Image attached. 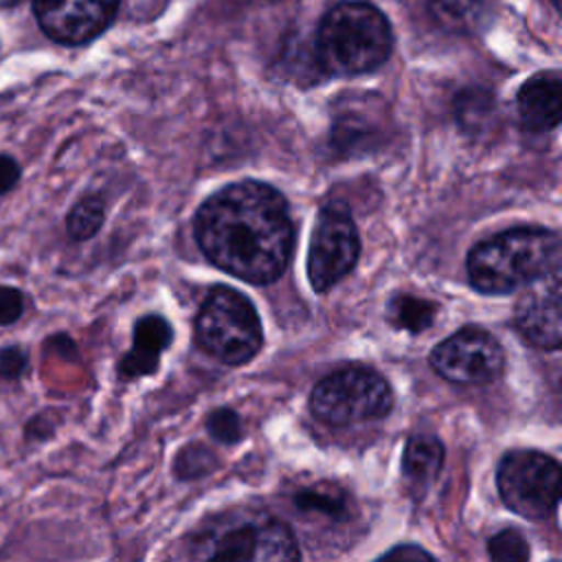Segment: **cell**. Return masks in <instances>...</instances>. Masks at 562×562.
I'll list each match as a JSON object with an SVG mask.
<instances>
[{
	"mask_svg": "<svg viewBox=\"0 0 562 562\" xmlns=\"http://www.w3.org/2000/svg\"><path fill=\"white\" fill-rule=\"evenodd\" d=\"M393 408V389L371 367L349 364L327 373L310 395V411L329 426L382 419Z\"/></svg>",
	"mask_w": 562,
	"mask_h": 562,
	"instance_id": "5b68a950",
	"label": "cell"
},
{
	"mask_svg": "<svg viewBox=\"0 0 562 562\" xmlns=\"http://www.w3.org/2000/svg\"><path fill=\"white\" fill-rule=\"evenodd\" d=\"M24 312V294L18 288L0 285V327L13 325Z\"/></svg>",
	"mask_w": 562,
	"mask_h": 562,
	"instance_id": "cb8c5ba5",
	"label": "cell"
},
{
	"mask_svg": "<svg viewBox=\"0 0 562 562\" xmlns=\"http://www.w3.org/2000/svg\"><path fill=\"white\" fill-rule=\"evenodd\" d=\"M195 342L222 364L250 362L263 345L252 301L231 285L211 288L195 316Z\"/></svg>",
	"mask_w": 562,
	"mask_h": 562,
	"instance_id": "277c9868",
	"label": "cell"
},
{
	"mask_svg": "<svg viewBox=\"0 0 562 562\" xmlns=\"http://www.w3.org/2000/svg\"><path fill=\"white\" fill-rule=\"evenodd\" d=\"M206 430L215 441L237 443L244 435L241 419L233 408H217L206 419Z\"/></svg>",
	"mask_w": 562,
	"mask_h": 562,
	"instance_id": "44dd1931",
	"label": "cell"
},
{
	"mask_svg": "<svg viewBox=\"0 0 562 562\" xmlns=\"http://www.w3.org/2000/svg\"><path fill=\"white\" fill-rule=\"evenodd\" d=\"M193 231L198 248L215 268L255 285L277 281L294 255L288 200L259 180H239L209 195Z\"/></svg>",
	"mask_w": 562,
	"mask_h": 562,
	"instance_id": "6da1fadb",
	"label": "cell"
},
{
	"mask_svg": "<svg viewBox=\"0 0 562 562\" xmlns=\"http://www.w3.org/2000/svg\"><path fill=\"white\" fill-rule=\"evenodd\" d=\"M494 9L496 0H428L432 20L454 35L479 33L490 24Z\"/></svg>",
	"mask_w": 562,
	"mask_h": 562,
	"instance_id": "4fadbf2b",
	"label": "cell"
},
{
	"mask_svg": "<svg viewBox=\"0 0 562 562\" xmlns=\"http://www.w3.org/2000/svg\"><path fill=\"white\" fill-rule=\"evenodd\" d=\"M121 0H33L42 31L59 44H86L114 20Z\"/></svg>",
	"mask_w": 562,
	"mask_h": 562,
	"instance_id": "9c48e42d",
	"label": "cell"
},
{
	"mask_svg": "<svg viewBox=\"0 0 562 562\" xmlns=\"http://www.w3.org/2000/svg\"><path fill=\"white\" fill-rule=\"evenodd\" d=\"M294 501L296 507L307 514L329 516L334 520L349 516V498L342 490H336V485H331L329 490H325L323 485H314L312 490L299 492Z\"/></svg>",
	"mask_w": 562,
	"mask_h": 562,
	"instance_id": "d6986e66",
	"label": "cell"
},
{
	"mask_svg": "<svg viewBox=\"0 0 562 562\" xmlns=\"http://www.w3.org/2000/svg\"><path fill=\"white\" fill-rule=\"evenodd\" d=\"M437 314V303L417 299L413 294H395L389 301L386 318L395 329H406L411 334H419L432 325Z\"/></svg>",
	"mask_w": 562,
	"mask_h": 562,
	"instance_id": "9a60e30c",
	"label": "cell"
},
{
	"mask_svg": "<svg viewBox=\"0 0 562 562\" xmlns=\"http://www.w3.org/2000/svg\"><path fill=\"white\" fill-rule=\"evenodd\" d=\"M301 549L292 529L279 518H263L259 522L257 560H299Z\"/></svg>",
	"mask_w": 562,
	"mask_h": 562,
	"instance_id": "e0dca14e",
	"label": "cell"
},
{
	"mask_svg": "<svg viewBox=\"0 0 562 562\" xmlns=\"http://www.w3.org/2000/svg\"><path fill=\"white\" fill-rule=\"evenodd\" d=\"M173 329L169 321L160 314H145L134 323L132 347L119 362V375L123 380H134L143 375H151L158 364L162 351L171 345Z\"/></svg>",
	"mask_w": 562,
	"mask_h": 562,
	"instance_id": "7c38bea8",
	"label": "cell"
},
{
	"mask_svg": "<svg viewBox=\"0 0 562 562\" xmlns=\"http://www.w3.org/2000/svg\"><path fill=\"white\" fill-rule=\"evenodd\" d=\"M105 220V204L99 195H86L66 215V231L75 241H86L99 233Z\"/></svg>",
	"mask_w": 562,
	"mask_h": 562,
	"instance_id": "ac0fdd59",
	"label": "cell"
},
{
	"mask_svg": "<svg viewBox=\"0 0 562 562\" xmlns=\"http://www.w3.org/2000/svg\"><path fill=\"white\" fill-rule=\"evenodd\" d=\"M22 0H0V9L2 7H13V4H20Z\"/></svg>",
	"mask_w": 562,
	"mask_h": 562,
	"instance_id": "4316f807",
	"label": "cell"
},
{
	"mask_svg": "<svg viewBox=\"0 0 562 562\" xmlns=\"http://www.w3.org/2000/svg\"><path fill=\"white\" fill-rule=\"evenodd\" d=\"M520 127L531 134H547L558 127L562 116V79L555 70L538 72L527 79L516 97Z\"/></svg>",
	"mask_w": 562,
	"mask_h": 562,
	"instance_id": "8fae6325",
	"label": "cell"
},
{
	"mask_svg": "<svg viewBox=\"0 0 562 562\" xmlns=\"http://www.w3.org/2000/svg\"><path fill=\"white\" fill-rule=\"evenodd\" d=\"M562 468L540 450H509L496 468L498 496L514 514L542 520L560 503Z\"/></svg>",
	"mask_w": 562,
	"mask_h": 562,
	"instance_id": "8992f818",
	"label": "cell"
},
{
	"mask_svg": "<svg viewBox=\"0 0 562 562\" xmlns=\"http://www.w3.org/2000/svg\"><path fill=\"white\" fill-rule=\"evenodd\" d=\"M393 48L389 20L369 2H338L318 22L314 64L323 75L356 77L380 68Z\"/></svg>",
	"mask_w": 562,
	"mask_h": 562,
	"instance_id": "3957f363",
	"label": "cell"
},
{
	"mask_svg": "<svg viewBox=\"0 0 562 562\" xmlns=\"http://www.w3.org/2000/svg\"><path fill=\"white\" fill-rule=\"evenodd\" d=\"M259 525H237L209 544L204 558L211 560H257Z\"/></svg>",
	"mask_w": 562,
	"mask_h": 562,
	"instance_id": "2e32d148",
	"label": "cell"
},
{
	"mask_svg": "<svg viewBox=\"0 0 562 562\" xmlns=\"http://www.w3.org/2000/svg\"><path fill=\"white\" fill-rule=\"evenodd\" d=\"M213 452H209L204 446H189L184 448L173 463V470L178 472L180 479H191V476H202L211 470L213 465Z\"/></svg>",
	"mask_w": 562,
	"mask_h": 562,
	"instance_id": "7402d4cb",
	"label": "cell"
},
{
	"mask_svg": "<svg viewBox=\"0 0 562 562\" xmlns=\"http://www.w3.org/2000/svg\"><path fill=\"white\" fill-rule=\"evenodd\" d=\"M487 553L498 562H522L529 558V542L514 529H503L487 540Z\"/></svg>",
	"mask_w": 562,
	"mask_h": 562,
	"instance_id": "ffe728a7",
	"label": "cell"
},
{
	"mask_svg": "<svg viewBox=\"0 0 562 562\" xmlns=\"http://www.w3.org/2000/svg\"><path fill=\"white\" fill-rule=\"evenodd\" d=\"M29 367V356L22 347H0V380H18Z\"/></svg>",
	"mask_w": 562,
	"mask_h": 562,
	"instance_id": "603a6c76",
	"label": "cell"
},
{
	"mask_svg": "<svg viewBox=\"0 0 562 562\" xmlns=\"http://www.w3.org/2000/svg\"><path fill=\"white\" fill-rule=\"evenodd\" d=\"M360 235L345 204L331 202L318 211L307 248V279L314 292H327L358 263Z\"/></svg>",
	"mask_w": 562,
	"mask_h": 562,
	"instance_id": "52a82bcc",
	"label": "cell"
},
{
	"mask_svg": "<svg viewBox=\"0 0 562 562\" xmlns=\"http://www.w3.org/2000/svg\"><path fill=\"white\" fill-rule=\"evenodd\" d=\"M20 176H22V169L18 160L9 154H0V195L15 189V184L20 182Z\"/></svg>",
	"mask_w": 562,
	"mask_h": 562,
	"instance_id": "d4e9b609",
	"label": "cell"
},
{
	"mask_svg": "<svg viewBox=\"0 0 562 562\" xmlns=\"http://www.w3.org/2000/svg\"><path fill=\"white\" fill-rule=\"evenodd\" d=\"M443 457H446V450L441 439L428 432H417L406 441V448H404V457H402L404 476L415 485H428L441 472Z\"/></svg>",
	"mask_w": 562,
	"mask_h": 562,
	"instance_id": "5bb4252c",
	"label": "cell"
},
{
	"mask_svg": "<svg viewBox=\"0 0 562 562\" xmlns=\"http://www.w3.org/2000/svg\"><path fill=\"white\" fill-rule=\"evenodd\" d=\"M382 558H386V560H408V558H415V560H422V558H426V560H430L432 555H430L428 551L419 549L417 544H400V547L391 549L389 553H384Z\"/></svg>",
	"mask_w": 562,
	"mask_h": 562,
	"instance_id": "484cf974",
	"label": "cell"
},
{
	"mask_svg": "<svg viewBox=\"0 0 562 562\" xmlns=\"http://www.w3.org/2000/svg\"><path fill=\"white\" fill-rule=\"evenodd\" d=\"M428 360L437 375L461 386L492 384L505 369L503 345L479 325H465L443 338Z\"/></svg>",
	"mask_w": 562,
	"mask_h": 562,
	"instance_id": "ba28073f",
	"label": "cell"
},
{
	"mask_svg": "<svg viewBox=\"0 0 562 562\" xmlns=\"http://www.w3.org/2000/svg\"><path fill=\"white\" fill-rule=\"evenodd\" d=\"M514 307V327L536 349L558 351L562 345L560 270L533 281Z\"/></svg>",
	"mask_w": 562,
	"mask_h": 562,
	"instance_id": "30bf717a",
	"label": "cell"
},
{
	"mask_svg": "<svg viewBox=\"0 0 562 562\" xmlns=\"http://www.w3.org/2000/svg\"><path fill=\"white\" fill-rule=\"evenodd\" d=\"M468 279L481 294H512L560 270V235L542 226H518L474 244Z\"/></svg>",
	"mask_w": 562,
	"mask_h": 562,
	"instance_id": "7a4b0ae2",
	"label": "cell"
}]
</instances>
